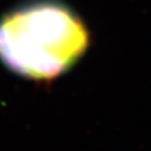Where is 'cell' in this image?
<instances>
[{
  "mask_svg": "<svg viewBox=\"0 0 151 151\" xmlns=\"http://www.w3.org/2000/svg\"><path fill=\"white\" fill-rule=\"evenodd\" d=\"M87 45L84 24L61 3H28L0 20V59L27 78L44 80L61 75Z\"/></svg>",
  "mask_w": 151,
  "mask_h": 151,
  "instance_id": "1",
  "label": "cell"
}]
</instances>
